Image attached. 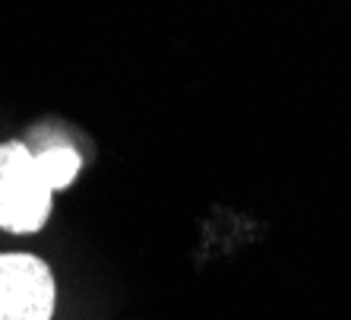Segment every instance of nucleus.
Here are the masks:
<instances>
[{
	"label": "nucleus",
	"mask_w": 351,
	"mask_h": 320,
	"mask_svg": "<svg viewBox=\"0 0 351 320\" xmlns=\"http://www.w3.org/2000/svg\"><path fill=\"white\" fill-rule=\"evenodd\" d=\"M35 159L41 165V174L48 178L51 190H64L73 184V178L82 168V156L76 152V146L70 143H48V146L35 149Z\"/></svg>",
	"instance_id": "3"
},
{
	"label": "nucleus",
	"mask_w": 351,
	"mask_h": 320,
	"mask_svg": "<svg viewBox=\"0 0 351 320\" xmlns=\"http://www.w3.org/2000/svg\"><path fill=\"white\" fill-rule=\"evenodd\" d=\"M51 184L25 140L0 143V229L32 235L51 216Z\"/></svg>",
	"instance_id": "1"
},
{
	"label": "nucleus",
	"mask_w": 351,
	"mask_h": 320,
	"mask_svg": "<svg viewBox=\"0 0 351 320\" xmlns=\"http://www.w3.org/2000/svg\"><path fill=\"white\" fill-rule=\"evenodd\" d=\"M54 295V273L41 257L0 254V320H51Z\"/></svg>",
	"instance_id": "2"
}]
</instances>
